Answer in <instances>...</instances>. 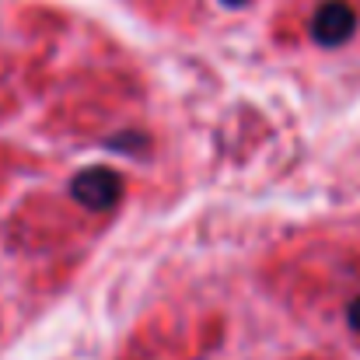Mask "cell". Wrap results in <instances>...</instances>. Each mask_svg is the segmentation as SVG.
Listing matches in <instances>:
<instances>
[{"instance_id":"6da1fadb","label":"cell","mask_w":360,"mask_h":360,"mask_svg":"<svg viewBox=\"0 0 360 360\" xmlns=\"http://www.w3.org/2000/svg\"><path fill=\"white\" fill-rule=\"evenodd\" d=\"M70 196L77 207L91 214H105L122 200V175L105 165H91L70 179Z\"/></svg>"},{"instance_id":"7a4b0ae2","label":"cell","mask_w":360,"mask_h":360,"mask_svg":"<svg viewBox=\"0 0 360 360\" xmlns=\"http://www.w3.org/2000/svg\"><path fill=\"white\" fill-rule=\"evenodd\" d=\"M357 32V14L343 0H326L311 14V39L319 46H343Z\"/></svg>"},{"instance_id":"3957f363","label":"cell","mask_w":360,"mask_h":360,"mask_svg":"<svg viewBox=\"0 0 360 360\" xmlns=\"http://www.w3.org/2000/svg\"><path fill=\"white\" fill-rule=\"evenodd\" d=\"M347 322H350V329H357L360 333V297L350 301V308H347Z\"/></svg>"},{"instance_id":"277c9868","label":"cell","mask_w":360,"mask_h":360,"mask_svg":"<svg viewBox=\"0 0 360 360\" xmlns=\"http://www.w3.org/2000/svg\"><path fill=\"white\" fill-rule=\"evenodd\" d=\"M224 4H231V7H241V4H245V0H224Z\"/></svg>"}]
</instances>
